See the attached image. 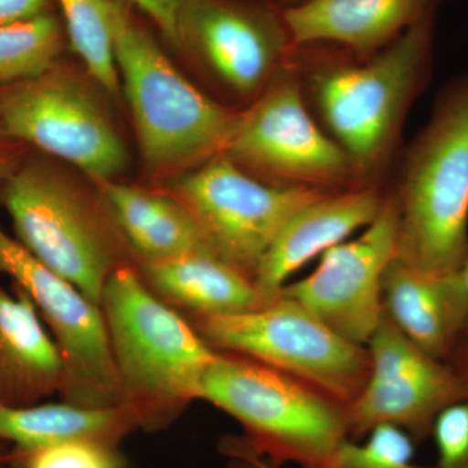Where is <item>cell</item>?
Returning a JSON list of instances; mask_svg holds the SVG:
<instances>
[{"label":"cell","instance_id":"1","mask_svg":"<svg viewBox=\"0 0 468 468\" xmlns=\"http://www.w3.org/2000/svg\"><path fill=\"white\" fill-rule=\"evenodd\" d=\"M437 11L368 58L329 46L295 48L307 104L346 154L356 186H381L392 165L410 109L432 75Z\"/></svg>","mask_w":468,"mask_h":468},{"label":"cell","instance_id":"27","mask_svg":"<svg viewBox=\"0 0 468 468\" xmlns=\"http://www.w3.org/2000/svg\"><path fill=\"white\" fill-rule=\"evenodd\" d=\"M158 26L160 32L178 48V16L184 0H128Z\"/></svg>","mask_w":468,"mask_h":468},{"label":"cell","instance_id":"16","mask_svg":"<svg viewBox=\"0 0 468 468\" xmlns=\"http://www.w3.org/2000/svg\"><path fill=\"white\" fill-rule=\"evenodd\" d=\"M431 9V0H303L282 8L294 48L329 46L368 58L399 39Z\"/></svg>","mask_w":468,"mask_h":468},{"label":"cell","instance_id":"20","mask_svg":"<svg viewBox=\"0 0 468 468\" xmlns=\"http://www.w3.org/2000/svg\"><path fill=\"white\" fill-rule=\"evenodd\" d=\"M141 430L131 406L84 408L69 402L0 405V439L16 452H32L67 443H97L117 448L126 436Z\"/></svg>","mask_w":468,"mask_h":468},{"label":"cell","instance_id":"2","mask_svg":"<svg viewBox=\"0 0 468 468\" xmlns=\"http://www.w3.org/2000/svg\"><path fill=\"white\" fill-rule=\"evenodd\" d=\"M101 309L125 405L137 412L141 430L168 427L199 399L203 378L218 351L189 319L154 294L131 264L107 280Z\"/></svg>","mask_w":468,"mask_h":468},{"label":"cell","instance_id":"24","mask_svg":"<svg viewBox=\"0 0 468 468\" xmlns=\"http://www.w3.org/2000/svg\"><path fill=\"white\" fill-rule=\"evenodd\" d=\"M412 440L394 427H378L366 442L347 439L325 468H435L412 462Z\"/></svg>","mask_w":468,"mask_h":468},{"label":"cell","instance_id":"5","mask_svg":"<svg viewBox=\"0 0 468 468\" xmlns=\"http://www.w3.org/2000/svg\"><path fill=\"white\" fill-rule=\"evenodd\" d=\"M0 201L17 241L98 306L117 268L138 266L103 197L95 201L48 165L29 163L15 169L5 178Z\"/></svg>","mask_w":468,"mask_h":468},{"label":"cell","instance_id":"23","mask_svg":"<svg viewBox=\"0 0 468 468\" xmlns=\"http://www.w3.org/2000/svg\"><path fill=\"white\" fill-rule=\"evenodd\" d=\"M60 24L48 14L0 26V89L38 79L57 67Z\"/></svg>","mask_w":468,"mask_h":468},{"label":"cell","instance_id":"30","mask_svg":"<svg viewBox=\"0 0 468 468\" xmlns=\"http://www.w3.org/2000/svg\"><path fill=\"white\" fill-rule=\"evenodd\" d=\"M220 451L223 452H237L250 460L258 468H279L268 463L261 455L249 445L242 437L228 436L221 440Z\"/></svg>","mask_w":468,"mask_h":468},{"label":"cell","instance_id":"11","mask_svg":"<svg viewBox=\"0 0 468 468\" xmlns=\"http://www.w3.org/2000/svg\"><path fill=\"white\" fill-rule=\"evenodd\" d=\"M0 131L111 181L125 168L128 151L90 89L57 67L38 79L0 89Z\"/></svg>","mask_w":468,"mask_h":468},{"label":"cell","instance_id":"15","mask_svg":"<svg viewBox=\"0 0 468 468\" xmlns=\"http://www.w3.org/2000/svg\"><path fill=\"white\" fill-rule=\"evenodd\" d=\"M385 197L381 186H353L328 190L302 206L277 234L255 275L263 301L275 300L314 258L368 227L383 208Z\"/></svg>","mask_w":468,"mask_h":468},{"label":"cell","instance_id":"31","mask_svg":"<svg viewBox=\"0 0 468 468\" xmlns=\"http://www.w3.org/2000/svg\"><path fill=\"white\" fill-rule=\"evenodd\" d=\"M14 467V449L11 443L0 439V468Z\"/></svg>","mask_w":468,"mask_h":468},{"label":"cell","instance_id":"6","mask_svg":"<svg viewBox=\"0 0 468 468\" xmlns=\"http://www.w3.org/2000/svg\"><path fill=\"white\" fill-rule=\"evenodd\" d=\"M199 399L242 427V439L275 467L325 468L350 439L346 408L310 385L237 354L220 353Z\"/></svg>","mask_w":468,"mask_h":468},{"label":"cell","instance_id":"21","mask_svg":"<svg viewBox=\"0 0 468 468\" xmlns=\"http://www.w3.org/2000/svg\"><path fill=\"white\" fill-rule=\"evenodd\" d=\"M97 184L138 263L212 251L189 209L174 196L112 180Z\"/></svg>","mask_w":468,"mask_h":468},{"label":"cell","instance_id":"25","mask_svg":"<svg viewBox=\"0 0 468 468\" xmlns=\"http://www.w3.org/2000/svg\"><path fill=\"white\" fill-rule=\"evenodd\" d=\"M18 468H122L117 448L97 443H67L32 452H14Z\"/></svg>","mask_w":468,"mask_h":468},{"label":"cell","instance_id":"33","mask_svg":"<svg viewBox=\"0 0 468 468\" xmlns=\"http://www.w3.org/2000/svg\"><path fill=\"white\" fill-rule=\"evenodd\" d=\"M15 169L16 168L12 167L11 155H8L7 151L0 146V178L5 180Z\"/></svg>","mask_w":468,"mask_h":468},{"label":"cell","instance_id":"35","mask_svg":"<svg viewBox=\"0 0 468 468\" xmlns=\"http://www.w3.org/2000/svg\"><path fill=\"white\" fill-rule=\"evenodd\" d=\"M268 2L273 3V5L280 8H288L303 2V0H268Z\"/></svg>","mask_w":468,"mask_h":468},{"label":"cell","instance_id":"13","mask_svg":"<svg viewBox=\"0 0 468 468\" xmlns=\"http://www.w3.org/2000/svg\"><path fill=\"white\" fill-rule=\"evenodd\" d=\"M178 48L192 52L228 90L251 101L295 51L282 8L242 0H184Z\"/></svg>","mask_w":468,"mask_h":468},{"label":"cell","instance_id":"9","mask_svg":"<svg viewBox=\"0 0 468 468\" xmlns=\"http://www.w3.org/2000/svg\"><path fill=\"white\" fill-rule=\"evenodd\" d=\"M172 192L189 209L208 248L254 282L286 221L328 190L268 184L220 154L177 177Z\"/></svg>","mask_w":468,"mask_h":468},{"label":"cell","instance_id":"14","mask_svg":"<svg viewBox=\"0 0 468 468\" xmlns=\"http://www.w3.org/2000/svg\"><path fill=\"white\" fill-rule=\"evenodd\" d=\"M399 224V203L390 190L368 227L320 255L313 272L289 282L280 294L346 340L366 346L384 316L383 282L396 258Z\"/></svg>","mask_w":468,"mask_h":468},{"label":"cell","instance_id":"22","mask_svg":"<svg viewBox=\"0 0 468 468\" xmlns=\"http://www.w3.org/2000/svg\"><path fill=\"white\" fill-rule=\"evenodd\" d=\"M70 46L91 79L111 95L120 91L111 0H58Z\"/></svg>","mask_w":468,"mask_h":468},{"label":"cell","instance_id":"8","mask_svg":"<svg viewBox=\"0 0 468 468\" xmlns=\"http://www.w3.org/2000/svg\"><path fill=\"white\" fill-rule=\"evenodd\" d=\"M224 155L255 177L279 186H356L349 158L307 104L294 57L260 97L239 112Z\"/></svg>","mask_w":468,"mask_h":468},{"label":"cell","instance_id":"29","mask_svg":"<svg viewBox=\"0 0 468 468\" xmlns=\"http://www.w3.org/2000/svg\"><path fill=\"white\" fill-rule=\"evenodd\" d=\"M446 363L451 366L452 372L460 381L464 399L468 401V331L464 332L461 340L455 345Z\"/></svg>","mask_w":468,"mask_h":468},{"label":"cell","instance_id":"28","mask_svg":"<svg viewBox=\"0 0 468 468\" xmlns=\"http://www.w3.org/2000/svg\"><path fill=\"white\" fill-rule=\"evenodd\" d=\"M48 0H0V26L45 14Z\"/></svg>","mask_w":468,"mask_h":468},{"label":"cell","instance_id":"26","mask_svg":"<svg viewBox=\"0 0 468 468\" xmlns=\"http://www.w3.org/2000/svg\"><path fill=\"white\" fill-rule=\"evenodd\" d=\"M431 439L436 448L435 468H468V401L443 410L433 424Z\"/></svg>","mask_w":468,"mask_h":468},{"label":"cell","instance_id":"12","mask_svg":"<svg viewBox=\"0 0 468 468\" xmlns=\"http://www.w3.org/2000/svg\"><path fill=\"white\" fill-rule=\"evenodd\" d=\"M366 347L368 377L346 406L350 439L388 426L424 441L443 410L464 399L451 366L412 343L385 313Z\"/></svg>","mask_w":468,"mask_h":468},{"label":"cell","instance_id":"7","mask_svg":"<svg viewBox=\"0 0 468 468\" xmlns=\"http://www.w3.org/2000/svg\"><path fill=\"white\" fill-rule=\"evenodd\" d=\"M189 322L215 350L277 369L345 408L368 377L367 347L346 340L282 294L248 313L189 316Z\"/></svg>","mask_w":468,"mask_h":468},{"label":"cell","instance_id":"4","mask_svg":"<svg viewBox=\"0 0 468 468\" xmlns=\"http://www.w3.org/2000/svg\"><path fill=\"white\" fill-rule=\"evenodd\" d=\"M115 57L144 162L156 171L203 165L226 151L239 112L180 73L122 0H111Z\"/></svg>","mask_w":468,"mask_h":468},{"label":"cell","instance_id":"34","mask_svg":"<svg viewBox=\"0 0 468 468\" xmlns=\"http://www.w3.org/2000/svg\"><path fill=\"white\" fill-rule=\"evenodd\" d=\"M458 272H460L462 284H463L464 292H466L468 301V255L466 261H464V263L462 264V267Z\"/></svg>","mask_w":468,"mask_h":468},{"label":"cell","instance_id":"18","mask_svg":"<svg viewBox=\"0 0 468 468\" xmlns=\"http://www.w3.org/2000/svg\"><path fill=\"white\" fill-rule=\"evenodd\" d=\"M26 292L0 285V405L21 408L60 393L63 362Z\"/></svg>","mask_w":468,"mask_h":468},{"label":"cell","instance_id":"17","mask_svg":"<svg viewBox=\"0 0 468 468\" xmlns=\"http://www.w3.org/2000/svg\"><path fill=\"white\" fill-rule=\"evenodd\" d=\"M385 315L420 349L443 360L468 331L460 272H426L394 260L383 282Z\"/></svg>","mask_w":468,"mask_h":468},{"label":"cell","instance_id":"10","mask_svg":"<svg viewBox=\"0 0 468 468\" xmlns=\"http://www.w3.org/2000/svg\"><path fill=\"white\" fill-rule=\"evenodd\" d=\"M0 275L26 292L50 329L63 362L64 401L84 408L125 405L101 306L33 257L2 227Z\"/></svg>","mask_w":468,"mask_h":468},{"label":"cell","instance_id":"36","mask_svg":"<svg viewBox=\"0 0 468 468\" xmlns=\"http://www.w3.org/2000/svg\"><path fill=\"white\" fill-rule=\"evenodd\" d=\"M432 2V5H435V7L440 8V5H442V3L448 2V0H431Z\"/></svg>","mask_w":468,"mask_h":468},{"label":"cell","instance_id":"19","mask_svg":"<svg viewBox=\"0 0 468 468\" xmlns=\"http://www.w3.org/2000/svg\"><path fill=\"white\" fill-rule=\"evenodd\" d=\"M137 270L154 294L187 316L234 315L266 303L250 277L212 251L140 261Z\"/></svg>","mask_w":468,"mask_h":468},{"label":"cell","instance_id":"32","mask_svg":"<svg viewBox=\"0 0 468 468\" xmlns=\"http://www.w3.org/2000/svg\"><path fill=\"white\" fill-rule=\"evenodd\" d=\"M223 454L229 461L226 468H258L250 460L237 452H223Z\"/></svg>","mask_w":468,"mask_h":468},{"label":"cell","instance_id":"3","mask_svg":"<svg viewBox=\"0 0 468 468\" xmlns=\"http://www.w3.org/2000/svg\"><path fill=\"white\" fill-rule=\"evenodd\" d=\"M392 192L399 209L394 260L426 272L460 271L468 255V73L440 91Z\"/></svg>","mask_w":468,"mask_h":468}]
</instances>
